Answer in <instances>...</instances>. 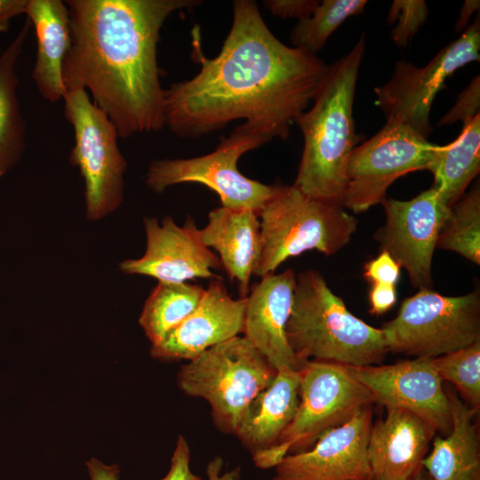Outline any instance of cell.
Returning a JSON list of instances; mask_svg holds the SVG:
<instances>
[{
  "mask_svg": "<svg viewBox=\"0 0 480 480\" xmlns=\"http://www.w3.org/2000/svg\"><path fill=\"white\" fill-rule=\"evenodd\" d=\"M194 55L199 72L171 84L164 93V127L184 139H196L244 119L268 141L287 140L330 66L282 43L252 0L234 1L232 24L217 56H204L196 40Z\"/></svg>",
  "mask_w": 480,
  "mask_h": 480,
  "instance_id": "1",
  "label": "cell"
},
{
  "mask_svg": "<svg viewBox=\"0 0 480 480\" xmlns=\"http://www.w3.org/2000/svg\"><path fill=\"white\" fill-rule=\"evenodd\" d=\"M71 45L62 68L66 92L89 91L118 135L164 127V93L156 49L161 28L174 12L199 0H68Z\"/></svg>",
  "mask_w": 480,
  "mask_h": 480,
  "instance_id": "2",
  "label": "cell"
},
{
  "mask_svg": "<svg viewBox=\"0 0 480 480\" xmlns=\"http://www.w3.org/2000/svg\"><path fill=\"white\" fill-rule=\"evenodd\" d=\"M364 50L362 33L353 48L329 66L312 107L295 121L303 136V150L293 185L330 203L342 204L348 159L360 140L353 105Z\"/></svg>",
  "mask_w": 480,
  "mask_h": 480,
  "instance_id": "3",
  "label": "cell"
},
{
  "mask_svg": "<svg viewBox=\"0 0 480 480\" xmlns=\"http://www.w3.org/2000/svg\"><path fill=\"white\" fill-rule=\"evenodd\" d=\"M285 333L301 365L307 361L376 365L389 352L381 328L350 313L323 276L312 269L296 275Z\"/></svg>",
  "mask_w": 480,
  "mask_h": 480,
  "instance_id": "4",
  "label": "cell"
},
{
  "mask_svg": "<svg viewBox=\"0 0 480 480\" xmlns=\"http://www.w3.org/2000/svg\"><path fill=\"white\" fill-rule=\"evenodd\" d=\"M258 216L261 252L253 275L260 277L307 251L333 255L357 228V220L342 204L312 197L293 184L276 185Z\"/></svg>",
  "mask_w": 480,
  "mask_h": 480,
  "instance_id": "5",
  "label": "cell"
},
{
  "mask_svg": "<svg viewBox=\"0 0 480 480\" xmlns=\"http://www.w3.org/2000/svg\"><path fill=\"white\" fill-rule=\"evenodd\" d=\"M276 372L249 340L238 335L181 365L177 383L186 395L206 400L216 427L235 435L244 411Z\"/></svg>",
  "mask_w": 480,
  "mask_h": 480,
  "instance_id": "6",
  "label": "cell"
},
{
  "mask_svg": "<svg viewBox=\"0 0 480 480\" xmlns=\"http://www.w3.org/2000/svg\"><path fill=\"white\" fill-rule=\"evenodd\" d=\"M299 373L300 402L296 414L275 446L252 456L253 463L260 468H274L285 455L309 449L324 433L375 403L349 366L307 361Z\"/></svg>",
  "mask_w": 480,
  "mask_h": 480,
  "instance_id": "7",
  "label": "cell"
},
{
  "mask_svg": "<svg viewBox=\"0 0 480 480\" xmlns=\"http://www.w3.org/2000/svg\"><path fill=\"white\" fill-rule=\"evenodd\" d=\"M388 351L433 359L480 340L478 291L444 296L421 289L406 298L396 316L383 324Z\"/></svg>",
  "mask_w": 480,
  "mask_h": 480,
  "instance_id": "8",
  "label": "cell"
},
{
  "mask_svg": "<svg viewBox=\"0 0 480 480\" xmlns=\"http://www.w3.org/2000/svg\"><path fill=\"white\" fill-rule=\"evenodd\" d=\"M268 142L244 123L221 139L212 152L191 158L156 159L148 168L145 183L156 193L182 183L206 186L219 196L221 206L259 212L276 185H267L244 175L237 162L246 152Z\"/></svg>",
  "mask_w": 480,
  "mask_h": 480,
  "instance_id": "9",
  "label": "cell"
},
{
  "mask_svg": "<svg viewBox=\"0 0 480 480\" xmlns=\"http://www.w3.org/2000/svg\"><path fill=\"white\" fill-rule=\"evenodd\" d=\"M63 100L64 116L73 127L75 138L69 161L84 181L86 217L97 220L116 211L124 198L127 164L118 147L120 137L86 91H68Z\"/></svg>",
  "mask_w": 480,
  "mask_h": 480,
  "instance_id": "10",
  "label": "cell"
},
{
  "mask_svg": "<svg viewBox=\"0 0 480 480\" xmlns=\"http://www.w3.org/2000/svg\"><path fill=\"white\" fill-rule=\"evenodd\" d=\"M437 145L409 126L393 120L352 151L347 166L342 205L356 213L366 212L386 198L398 178L429 170Z\"/></svg>",
  "mask_w": 480,
  "mask_h": 480,
  "instance_id": "11",
  "label": "cell"
},
{
  "mask_svg": "<svg viewBox=\"0 0 480 480\" xmlns=\"http://www.w3.org/2000/svg\"><path fill=\"white\" fill-rule=\"evenodd\" d=\"M479 50L478 14L462 35L444 46L428 65L417 67L408 61H396L388 82L374 88L375 105L387 121L402 123L428 140L433 131L429 114L436 94L456 70L479 60Z\"/></svg>",
  "mask_w": 480,
  "mask_h": 480,
  "instance_id": "12",
  "label": "cell"
},
{
  "mask_svg": "<svg viewBox=\"0 0 480 480\" xmlns=\"http://www.w3.org/2000/svg\"><path fill=\"white\" fill-rule=\"evenodd\" d=\"M385 224L375 233L380 251L407 271L413 286L431 289L432 260L450 207L433 187L411 200L385 198Z\"/></svg>",
  "mask_w": 480,
  "mask_h": 480,
  "instance_id": "13",
  "label": "cell"
},
{
  "mask_svg": "<svg viewBox=\"0 0 480 480\" xmlns=\"http://www.w3.org/2000/svg\"><path fill=\"white\" fill-rule=\"evenodd\" d=\"M349 367L375 403L405 409L442 436L450 434L451 405L432 359L416 357L393 364Z\"/></svg>",
  "mask_w": 480,
  "mask_h": 480,
  "instance_id": "14",
  "label": "cell"
},
{
  "mask_svg": "<svg viewBox=\"0 0 480 480\" xmlns=\"http://www.w3.org/2000/svg\"><path fill=\"white\" fill-rule=\"evenodd\" d=\"M146 250L138 259L120 263V269L128 275L151 276L158 282L183 283L189 280L221 279L215 270L220 261L201 241L194 219L188 216L179 226L171 216L159 224L155 217L143 219Z\"/></svg>",
  "mask_w": 480,
  "mask_h": 480,
  "instance_id": "15",
  "label": "cell"
},
{
  "mask_svg": "<svg viewBox=\"0 0 480 480\" xmlns=\"http://www.w3.org/2000/svg\"><path fill=\"white\" fill-rule=\"evenodd\" d=\"M372 405L324 433L308 450L285 455L272 480H371L367 457Z\"/></svg>",
  "mask_w": 480,
  "mask_h": 480,
  "instance_id": "16",
  "label": "cell"
},
{
  "mask_svg": "<svg viewBox=\"0 0 480 480\" xmlns=\"http://www.w3.org/2000/svg\"><path fill=\"white\" fill-rule=\"evenodd\" d=\"M245 298L233 299L221 279H212L196 308L160 342L151 345L160 361H190L243 332Z\"/></svg>",
  "mask_w": 480,
  "mask_h": 480,
  "instance_id": "17",
  "label": "cell"
},
{
  "mask_svg": "<svg viewBox=\"0 0 480 480\" xmlns=\"http://www.w3.org/2000/svg\"><path fill=\"white\" fill-rule=\"evenodd\" d=\"M296 274L286 269L260 277L245 297L243 336L276 370H300L285 333L293 300Z\"/></svg>",
  "mask_w": 480,
  "mask_h": 480,
  "instance_id": "18",
  "label": "cell"
},
{
  "mask_svg": "<svg viewBox=\"0 0 480 480\" xmlns=\"http://www.w3.org/2000/svg\"><path fill=\"white\" fill-rule=\"evenodd\" d=\"M387 416L372 425L367 445L371 480L405 478L419 471L436 430L416 414L386 407Z\"/></svg>",
  "mask_w": 480,
  "mask_h": 480,
  "instance_id": "19",
  "label": "cell"
},
{
  "mask_svg": "<svg viewBox=\"0 0 480 480\" xmlns=\"http://www.w3.org/2000/svg\"><path fill=\"white\" fill-rule=\"evenodd\" d=\"M199 235L202 243L217 252L230 281L237 283L240 298H245L261 252L258 213L220 205L209 212L208 222Z\"/></svg>",
  "mask_w": 480,
  "mask_h": 480,
  "instance_id": "20",
  "label": "cell"
},
{
  "mask_svg": "<svg viewBox=\"0 0 480 480\" xmlns=\"http://www.w3.org/2000/svg\"><path fill=\"white\" fill-rule=\"evenodd\" d=\"M25 14L36 37V57L31 77L45 100L59 102L67 93L62 68L71 45L67 4L60 0H28Z\"/></svg>",
  "mask_w": 480,
  "mask_h": 480,
  "instance_id": "21",
  "label": "cell"
},
{
  "mask_svg": "<svg viewBox=\"0 0 480 480\" xmlns=\"http://www.w3.org/2000/svg\"><path fill=\"white\" fill-rule=\"evenodd\" d=\"M299 386V370H278L244 411L235 435L252 456L275 446L293 420L300 402Z\"/></svg>",
  "mask_w": 480,
  "mask_h": 480,
  "instance_id": "22",
  "label": "cell"
},
{
  "mask_svg": "<svg viewBox=\"0 0 480 480\" xmlns=\"http://www.w3.org/2000/svg\"><path fill=\"white\" fill-rule=\"evenodd\" d=\"M452 427L445 437L436 436L431 452L421 461L429 480H480V445L473 423L478 409L468 406L446 387Z\"/></svg>",
  "mask_w": 480,
  "mask_h": 480,
  "instance_id": "23",
  "label": "cell"
},
{
  "mask_svg": "<svg viewBox=\"0 0 480 480\" xmlns=\"http://www.w3.org/2000/svg\"><path fill=\"white\" fill-rule=\"evenodd\" d=\"M30 28L27 18L19 34L0 54V177L18 164L25 150L26 122L16 93V67Z\"/></svg>",
  "mask_w": 480,
  "mask_h": 480,
  "instance_id": "24",
  "label": "cell"
},
{
  "mask_svg": "<svg viewBox=\"0 0 480 480\" xmlns=\"http://www.w3.org/2000/svg\"><path fill=\"white\" fill-rule=\"evenodd\" d=\"M480 170V114L463 122L458 138L448 145H437L429 168L435 188L449 206L464 194Z\"/></svg>",
  "mask_w": 480,
  "mask_h": 480,
  "instance_id": "25",
  "label": "cell"
},
{
  "mask_svg": "<svg viewBox=\"0 0 480 480\" xmlns=\"http://www.w3.org/2000/svg\"><path fill=\"white\" fill-rule=\"evenodd\" d=\"M204 288L188 282H158L146 300L139 324L151 345L163 340L198 306Z\"/></svg>",
  "mask_w": 480,
  "mask_h": 480,
  "instance_id": "26",
  "label": "cell"
},
{
  "mask_svg": "<svg viewBox=\"0 0 480 480\" xmlns=\"http://www.w3.org/2000/svg\"><path fill=\"white\" fill-rule=\"evenodd\" d=\"M436 247L457 252L480 264V189L475 186L451 207L441 228Z\"/></svg>",
  "mask_w": 480,
  "mask_h": 480,
  "instance_id": "27",
  "label": "cell"
},
{
  "mask_svg": "<svg viewBox=\"0 0 480 480\" xmlns=\"http://www.w3.org/2000/svg\"><path fill=\"white\" fill-rule=\"evenodd\" d=\"M366 0H324L312 15L297 22L290 40L293 47L315 54L325 44L329 36L350 16L360 14Z\"/></svg>",
  "mask_w": 480,
  "mask_h": 480,
  "instance_id": "28",
  "label": "cell"
},
{
  "mask_svg": "<svg viewBox=\"0 0 480 480\" xmlns=\"http://www.w3.org/2000/svg\"><path fill=\"white\" fill-rule=\"evenodd\" d=\"M442 380L452 383L465 403L476 409L480 405V340L432 359Z\"/></svg>",
  "mask_w": 480,
  "mask_h": 480,
  "instance_id": "29",
  "label": "cell"
},
{
  "mask_svg": "<svg viewBox=\"0 0 480 480\" xmlns=\"http://www.w3.org/2000/svg\"><path fill=\"white\" fill-rule=\"evenodd\" d=\"M428 9L423 0H395L388 14V23L396 25L390 37L399 48H405L428 20Z\"/></svg>",
  "mask_w": 480,
  "mask_h": 480,
  "instance_id": "30",
  "label": "cell"
},
{
  "mask_svg": "<svg viewBox=\"0 0 480 480\" xmlns=\"http://www.w3.org/2000/svg\"><path fill=\"white\" fill-rule=\"evenodd\" d=\"M480 80L479 76L473 78L458 96L454 106L438 122V126L450 125L454 122L462 123L480 114Z\"/></svg>",
  "mask_w": 480,
  "mask_h": 480,
  "instance_id": "31",
  "label": "cell"
},
{
  "mask_svg": "<svg viewBox=\"0 0 480 480\" xmlns=\"http://www.w3.org/2000/svg\"><path fill=\"white\" fill-rule=\"evenodd\" d=\"M400 266L385 251L365 263L364 276L372 284L396 285L400 276Z\"/></svg>",
  "mask_w": 480,
  "mask_h": 480,
  "instance_id": "32",
  "label": "cell"
},
{
  "mask_svg": "<svg viewBox=\"0 0 480 480\" xmlns=\"http://www.w3.org/2000/svg\"><path fill=\"white\" fill-rule=\"evenodd\" d=\"M318 0H265L264 6L274 15L282 19L309 18L319 4Z\"/></svg>",
  "mask_w": 480,
  "mask_h": 480,
  "instance_id": "33",
  "label": "cell"
},
{
  "mask_svg": "<svg viewBox=\"0 0 480 480\" xmlns=\"http://www.w3.org/2000/svg\"><path fill=\"white\" fill-rule=\"evenodd\" d=\"M190 451L185 437L178 436L168 473L161 480H202L190 470Z\"/></svg>",
  "mask_w": 480,
  "mask_h": 480,
  "instance_id": "34",
  "label": "cell"
},
{
  "mask_svg": "<svg viewBox=\"0 0 480 480\" xmlns=\"http://www.w3.org/2000/svg\"><path fill=\"white\" fill-rule=\"evenodd\" d=\"M397 300L396 285L372 284L369 292V312L374 316H380L388 312Z\"/></svg>",
  "mask_w": 480,
  "mask_h": 480,
  "instance_id": "35",
  "label": "cell"
},
{
  "mask_svg": "<svg viewBox=\"0 0 480 480\" xmlns=\"http://www.w3.org/2000/svg\"><path fill=\"white\" fill-rule=\"evenodd\" d=\"M28 0H0V33H6L11 20L25 13Z\"/></svg>",
  "mask_w": 480,
  "mask_h": 480,
  "instance_id": "36",
  "label": "cell"
},
{
  "mask_svg": "<svg viewBox=\"0 0 480 480\" xmlns=\"http://www.w3.org/2000/svg\"><path fill=\"white\" fill-rule=\"evenodd\" d=\"M91 480H119V467L106 465L96 458L85 462Z\"/></svg>",
  "mask_w": 480,
  "mask_h": 480,
  "instance_id": "37",
  "label": "cell"
},
{
  "mask_svg": "<svg viewBox=\"0 0 480 480\" xmlns=\"http://www.w3.org/2000/svg\"><path fill=\"white\" fill-rule=\"evenodd\" d=\"M222 464L223 462L220 457H216L208 464L206 473L209 480H240L239 468H235L220 475Z\"/></svg>",
  "mask_w": 480,
  "mask_h": 480,
  "instance_id": "38",
  "label": "cell"
},
{
  "mask_svg": "<svg viewBox=\"0 0 480 480\" xmlns=\"http://www.w3.org/2000/svg\"><path fill=\"white\" fill-rule=\"evenodd\" d=\"M479 5L480 4L478 0H466L464 2L459 18L455 23L456 32H460L468 25L473 12L479 10Z\"/></svg>",
  "mask_w": 480,
  "mask_h": 480,
  "instance_id": "39",
  "label": "cell"
},
{
  "mask_svg": "<svg viewBox=\"0 0 480 480\" xmlns=\"http://www.w3.org/2000/svg\"><path fill=\"white\" fill-rule=\"evenodd\" d=\"M395 480H429L428 476L423 470V468H420L419 471H417L415 474H413L411 476L405 477V478H399Z\"/></svg>",
  "mask_w": 480,
  "mask_h": 480,
  "instance_id": "40",
  "label": "cell"
}]
</instances>
